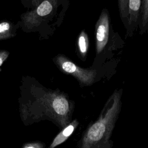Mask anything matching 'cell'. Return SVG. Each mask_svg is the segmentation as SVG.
<instances>
[{
  "instance_id": "cell-1",
  "label": "cell",
  "mask_w": 148,
  "mask_h": 148,
  "mask_svg": "<svg viewBox=\"0 0 148 148\" xmlns=\"http://www.w3.org/2000/svg\"><path fill=\"white\" fill-rule=\"evenodd\" d=\"M19 89L18 112L25 126L48 120L62 130L72 121L74 103L65 92L47 88L28 75L22 76Z\"/></svg>"
},
{
  "instance_id": "cell-2",
  "label": "cell",
  "mask_w": 148,
  "mask_h": 148,
  "mask_svg": "<svg viewBox=\"0 0 148 148\" xmlns=\"http://www.w3.org/2000/svg\"><path fill=\"white\" fill-rule=\"evenodd\" d=\"M69 5V0H43L20 15L21 30L38 33L40 40L49 39L63 23Z\"/></svg>"
},
{
  "instance_id": "cell-3",
  "label": "cell",
  "mask_w": 148,
  "mask_h": 148,
  "mask_svg": "<svg viewBox=\"0 0 148 148\" xmlns=\"http://www.w3.org/2000/svg\"><path fill=\"white\" fill-rule=\"evenodd\" d=\"M122 92L116 90L109 97L98 119L84 131L79 148H111L110 136L120 111Z\"/></svg>"
},
{
  "instance_id": "cell-4",
  "label": "cell",
  "mask_w": 148,
  "mask_h": 148,
  "mask_svg": "<svg viewBox=\"0 0 148 148\" xmlns=\"http://www.w3.org/2000/svg\"><path fill=\"white\" fill-rule=\"evenodd\" d=\"M110 19L108 10L103 9L95 24V59L92 67L105 61V55L113 50V38H111Z\"/></svg>"
},
{
  "instance_id": "cell-5",
  "label": "cell",
  "mask_w": 148,
  "mask_h": 148,
  "mask_svg": "<svg viewBox=\"0 0 148 148\" xmlns=\"http://www.w3.org/2000/svg\"><path fill=\"white\" fill-rule=\"evenodd\" d=\"M53 61L60 71L75 77L81 86H90L96 80L98 75L96 69L80 67L64 54H58L53 58Z\"/></svg>"
},
{
  "instance_id": "cell-6",
  "label": "cell",
  "mask_w": 148,
  "mask_h": 148,
  "mask_svg": "<svg viewBox=\"0 0 148 148\" xmlns=\"http://www.w3.org/2000/svg\"><path fill=\"white\" fill-rule=\"evenodd\" d=\"M141 4V0H128V23L125 28L127 37L132 36L138 28Z\"/></svg>"
},
{
  "instance_id": "cell-7",
  "label": "cell",
  "mask_w": 148,
  "mask_h": 148,
  "mask_svg": "<svg viewBox=\"0 0 148 148\" xmlns=\"http://www.w3.org/2000/svg\"><path fill=\"white\" fill-rule=\"evenodd\" d=\"M77 125V120L75 119L71 121L68 125L62 129L61 131L55 136L48 148H55L57 146L63 143L72 135Z\"/></svg>"
},
{
  "instance_id": "cell-8",
  "label": "cell",
  "mask_w": 148,
  "mask_h": 148,
  "mask_svg": "<svg viewBox=\"0 0 148 148\" xmlns=\"http://www.w3.org/2000/svg\"><path fill=\"white\" fill-rule=\"evenodd\" d=\"M19 28H20V20L15 24L8 20L0 22V40H7L14 37Z\"/></svg>"
},
{
  "instance_id": "cell-9",
  "label": "cell",
  "mask_w": 148,
  "mask_h": 148,
  "mask_svg": "<svg viewBox=\"0 0 148 148\" xmlns=\"http://www.w3.org/2000/svg\"><path fill=\"white\" fill-rule=\"evenodd\" d=\"M89 47V40L87 32L83 30L79 34L76 42V54L80 60L85 61Z\"/></svg>"
},
{
  "instance_id": "cell-10",
  "label": "cell",
  "mask_w": 148,
  "mask_h": 148,
  "mask_svg": "<svg viewBox=\"0 0 148 148\" xmlns=\"http://www.w3.org/2000/svg\"><path fill=\"white\" fill-rule=\"evenodd\" d=\"M141 9L139 16V34L148 32V0H141Z\"/></svg>"
},
{
  "instance_id": "cell-11",
  "label": "cell",
  "mask_w": 148,
  "mask_h": 148,
  "mask_svg": "<svg viewBox=\"0 0 148 148\" xmlns=\"http://www.w3.org/2000/svg\"><path fill=\"white\" fill-rule=\"evenodd\" d=\"M118 7L120 18L125 28L127 27L128 23V0H117Z\"/></svg>"
},
{
  "instance_id": "cell-12",
  "label": "cell",
  "mask_w": 148,
  "mask_h": 148,
  "mask_svg": "<svg viewBox=\"0 0 148 148\" xmlns=\"http://www.w3.org/2000/svg\"><path fill=\"white\" fill-rule=\"evenodd\" d=\"M21 148H46V145L42 141L34 140L24 143Z\"/></svg>"
},
{
  "instance_id": "cell-13",
  "label": "cell",
  "mask_w": 148,
  "mask_h": 148,
  "mask_svg": "<svg viewBox=\"0 0 148 148\" xmlns=\"http://www.w3.org/2000/svg\"><path fill=\"white\" fill-rule=\"evenodd\" d=\"M22 5L25 8H28L29 10L36 8L39 5L43 0H20Z\"/></svg>"
},
{
  "instance_id": "cell-14",
  "label": "cell",
  "mask_w": 148,
  "mask_h": 148,
  "mask_svg": "<svg viewBox=\"0 0 148 148\" xmlns=\"http://www.w3.org/2000/svg\"><path fill=\"white\" fill-rule=\"evenodd\" d=\"M10 55V52L6 50H0V68Z\"/></svg>"
}]
</instances>
